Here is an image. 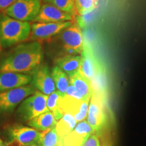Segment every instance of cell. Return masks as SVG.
I'll return each mask as SVG.
<instances>
[{
	"label": "cell",
	"instance_id": "f546056e",
	"mask_svg": "<svg viewBox=\"0 0 146 146\" xmlns=\"http://www.w3.org/2000/svg\"><path fill=\"white\" fill-rule=\"evenodd\" d=\"M40 1H44V0H40Z\"/></svg>",
	"mask_w": 146,
	"mask_h": 146
},
{
	"label": "cell",
	"instance_id": "ba28073f",
	"mask_svg": "<svg viewBox=\"0 0 146 146\" xmlns=\"http://www.w3.org/2000/svg\"><path fill=\"white\" fill-rule=\"evenodd\" d=\"M71 21L59 23H34L31 25L30 39L31 41L50 40L70 26Z\"/></svg>",
	"mask_w": 146,
	"mask_h": 146
},
{
	"label": "cell",
	"instance_id": "8992f818",
	"mask_svg": "<svg viewBox=\"0 0 146 146\" xmlns=\"http://www.w3.org/2000/svg\"><path fill=\"white\" fill-rule=\"evenodd\" d=\"M107 120L104 93L93 91L87 111V123L96 132H99L104 128Z\"/></svg>",
	"mask_w": 146,
	"mask_h": 146
},
{
	"label": "cell",
	"instance_id": "9a60e30c",
	"mask_svg": "<svg viewBox=\"0 0 146 146\" xmlns=\"http://www.w3.org/2000/svg\"><path fill=\"white\" fill-rule=\"evenodd\" d=\"M31 78L29 74L0 72V93L30 84Z\"/></svg>",
	"mask_w": 146,
	"mask_h": 146
},
{
	"label": "cell",
	"instance_id": "ffe728a7",
	"mask_svg": "<svg viewBox=\"0 0 146 146\" xmlns=\"http://www.w3.org/2000/svg\"><path fill=\"white\" fill-rule=\"evenodd\" d=\"M51 75L54 80L57 91L64 96L69 85V77L68 75L57 66H55L52 68L51 70Z\"/></svg>",
	"mask_w": 146,
	"mask_h": 146
},
{
	"label": "cell",
	"instance_id": "2e32d148",
	"mask_svg": "<svg viewBox=\"0 0 146 146\" xmlns=\"http://www.w3.org/2000/svg\"><path fill=\"white\" fill-rule=\"evenodd\" d=\"M56 66L62 70L68 77L74 75L80 70L81 64V56L66 54L55 60Z\"/></svg>",
	"mask_w": 146,
	"mask_h": 146
},
{
	"label": "cell",
	"instance_id": "83f0119b",
	"mask_svg": "<svg viewBox=\"0 0 146 146\" xmlns=\"http://www.w3.org/2000/svg\"><path fill=\"white\" fill-rule=\"evenodd\" d=\"M2 47H1V42H0V55L1 54V52H2Z\"/></svg>",
	"mask_w": 146,
	"mask_h": 146
},
{
	"label": "cell",
	"instance_id": "277c9868",
	"mask_svg": "<svg viewBox=\"0 0 146 146\" xmlns=\"http://www.w3.org/2000/svg\"><path fill=\"white\" fill-rule=\"evenodd\" d=\"M36 89L31 83L0 93V114L12 113L24 100L33 94Z\"/></svg>",
	"mask_w": 146,
	"mask_h": 146
},
{
	"label": "cell",
	"instance_id": "8fae6325",
	"mask_svg": "<svg viewBox=\"0 0 146 146\" xmlns=\"http://www.w3.org/2000/svg\"><path fill=\"white\" fill-rule=\"evenodd\" d=\"M80 71L90 82L104 73V68L95 56L90 46L87 43L84 44L83 50L81 53Z\"/></svg>",
	"mask_w": 146,
	"mask_h": 146
},
{
	"label": "cell",
	"instance_id": "5bb4252c",
	"mask_svg": "<svg viewBox=\"0 0 146 146\" xmlns=\"http://www.w3.org/2000/svg\"><path fill=\"white\" fill-rule=\"evenodd\" d=\"M96 133L86 120L79 122L68 135L62 139V146H82L91 135Z\"/></svg>",
	"mask_w": 146,
	"mask_h": 146
},
{
	"label": "cell",
	"instance_id": "484cf974",
	"mask_svg": "<svg viewBox=\"0 0 146 146\" xmlns=\"http://www.w3.org/2000/svg\"><path fill=\"white\" fill-rule=\"evenodd\" d=\"M16 0H0V11L3 12L15 2Z\"/></svg>",
	"mask_w": 146,
	"mask_h": 146
},
{
	"label": "cell",
	"instance_id": "30bf717a",
	"mask_svg": "<svg viewBox=\"0 0 146 146\" xmlns=\"http://www.w3.org/2000/svg\"><path fill=\"white\" fill-rule=\"evenodd\" d=\"M89 102L83 100H78L72 97L62 96L59 102L60 112L64 115L68 113L72 115L76 122L83 121L86 118L88 111Z\"/></svg>",
	"mask_w": 146,
	"mask_h": 146
},
{
	"label": "cell",
	"instance_id": "cb8c5ba5",
	"mask_svg": "<svg viewBox=\"0 0 146 146\" xmlns=\"http://www.w3.org/2000/svg\"><path fill=\"white\" fill-rule=\"evenodd\" d=\"M44 1L70 14H72L74 10V0H44Z\"/></svg>",
	"mask_w": 146,
	"mask_h": 146
},
{
	"label": "cell",
	"instance_id": "52a82bcc",
	"mask_svg": "<svg viewBox=\"0 0 146 146\" xmlns=\"http://www.w3.org/2000/svg\"><path fill=\"white\" fill-rule=\"evenodd\" d=\"M40 0H16L3 13L18 21H33L41 7Z\"/></svg>",
	"mask_w": 146,
	"mask_h": 146
},
{
	"label": "cell",
	"instance_id": "5b68a950",
	"mask_svg": "<svg viewBox=\"0 0 146 146\" xmlns=\"http://www.w3.org/2000/svg\"><path fill=\"white\" fill-rule=\"evenodd\" d=\"M47 96L36 91L24 100L17 110V115L23 121H29L42 113L48 110L47 108Z\"/></svg>",
	"mask_w": 146,
	"mask_h": 146
},
{
	"label": "cell",
	"instance_id": "6da1fadb",
	"mask_svg": "<svg viewBox=\"0 0 146 146\" xmlns=\"http://www.w3.org/2000/svg\"><path fill=\"white\" fill-rule=\"evenodd\" d=\"M43 60V49L39 41L23 42L0 55V72L31 74Z\"/></svg>",
	"mask_w": 146,
	"mask_h": 146
},
{
	"label": "cell",
	"instance_id": "7c38bea8",
	"mask_svg": "<svg viewBox=\"0 0 146 146\" xmlns=\"http://www.w3.org/2000/svg\"><path fill=\"white\" fill-rule=\"evenodd\" d=\"M31 83L42 94L49 96L56 91V85L48 66L41 64L31 74Z\"/></svg>",
	"mask_w": 146,
	"mask_h": 146
},
{
	"label": "cell",
	"instance_id": "d4e9b609",
	"mask_svg": "<svg viewBox=\"0 0 146 146\" xmlns=\"http://www.w3.org/2000/svg\"><path fill=\"white\" fill-rule=\"evenodd\" d=\"M65 95L66 96L72 97V98H76V99L78 100H83V98H82L81 94L78 92V91L75 89V87L73 86L70 82H69V85L68 87H67Z\"/></svg>",
	"mask_w": 146,
	"mask_h": 146
},
{
	"label": "cell",
	"instance_id": "d6986e66",
	"mask_svg": "<svg viewBox=\"0 0 146 146\" xmlns=\"http://www.w3.org/2000/svg\"><path fill=\"white\" fill-rule=\"evenodd\" d=\"M76 120L72 115L66 113L56 123L55 129L58 135L63 138L70 133L76 126Z\"/></svg>",
	"mask_w": 146,
	"mask_h": 146
},
{
	"label": "cell",
	"instance_id": "9c48e42d",
	"mask_svg": "<svg viewBox=\"0 0 146 146\" xmlns=\"http://www.w3.org/2000/svg\"><path fill=\"white\" fill-rule=\"evenodd\" d=\"M8 131L10 137L19 146H34L39 144L41 133L34 128L14 125Z\"/></svg>",
	"mask_w": 146,
	"mask_h": 146
},
{
	"label": "cell",
	"instance_id": "3957f363",
	"mask_svg": "<svg viewBox=\"0 0 146 146\" xmlns=\"http://www.w3.org/2000/svg\"><path fill=\"white\" fill-rule=\"evenodd\" d=\"M54 41L60 43L65 54H81L84 48L83 36L78 23H72L54 36Z\"/></svg>",
	"mask_w": 146,
	"mask_h": 146
},
{
	"label": "cell",
	"instance_id": "603a6c76",
	"mask_svg": "<svg viewBox=\"0 0 146 146\" xmlns=\"http://www.w3.org/2000/svg\"><path fill=\"white\" fill-rule=\"evenodd\" d=\"M74 9L78 14L83 16L90 13L96 8L98 0H74Z\"/></svg>",
	"mask_w": 146,
	"mask_h": 146
},
{
	"label": "cell",
	"instance_id": "ac0fdd59",
	"mask_svg": "<svg viewBox=\"0 0 146 146\" xmlns=\"http://www.w3.org/2000/svg\"><path fill=\"white\" fill-rule=\"evenodd\" d=\"M56 123L57 120L54 114L50 110H47L28 121L29 126L41 132L55 128Z\"/></svg>",
	"mask_w": 146,
	"mask_h": 146
},
{
	"label": "cell",
	"instance_id": "4fadbf2b",
	"mask_svg": "<svg viewBox=\"0 0 146 146\" xmlns=\"http://www.w3.org/2000/svg\"><path fill=\"white\" fill-rule=\"evenodd\" d=\"M72 14L64 12L50 3H45L41 5L34 23H59L72 21Z\"/></svg>",
	"mask_w": 146,
	"mask_h": 146
},
{
	"label": "cell",
	"instance_id": "4316f807",
	"mask_svg": "<svg viewBox=\"0 0 146 146\" xmlns=\"http://www.w3.org/2000/svg\"><path fill=\"white\" fill-rule=\"evenodd\" d=\"M0 146H6V145L5 144H4L3 143V141H1V139H0Z\"/></svg>",
	"mask_w": 146,
	"mask_h": 146
},
{
	"label": "cell",
	"instance_id": "e0dca14e",
	"mask_svg": "<svg viewBox=\"0 0 146 146\" xmlns=\"http://www.w3.org/2000/svg\"><path fill=\"white\" fill-rule=\"evenodd\" d=\"M69 82L81 94L84 101H89L93 93L92 85L90 81L82 74L81 71L79 70L74 75L70 76Z\"/></svg>",
	"mask_w": 146,
	"mask_h": 146
},
{
	"label": "cell",
	"instance_id": "7a4b0ae2",
	"mask_svg": "<svg viewBox=\"0 0 146 146\" xmlns=\"http://www.w3.org/2000/svg\"><path fill=\"white\" fill-rule=\"evenodd\" d=\"M31 24L0 13V42L3 49L12 47L30 38Z\"/></svg>",
	"mask_w": 146,
	"mask_h": 146
},
{
	"label": "cell",
	"instance_id": "f1b7e54d",
	"mask_svg": "<svg viewBox=\"0 0 146 146\" xmlns=\"http://www.w3.org/2000/svg\"><path fill=\"white\" fill-rule=\"evenodd\" d=\"M34 146H41V145H40V144H37V145H34Z\"/></svg>",
	"mask_w": 146,
	"mask_h": 146
},
{
	"label": "cell",
	"instance_id": "7402d4cb",
	"mask_svg": "<svg viewBox=\"0 0 146 146\" xmlns=\"http://www.w3.org/2000/svg\"><path fill=\"white\" fill-rule=\"evenodd\" d=\"M62 96V94L57 90L47 96V108L54 114L56 120H59L63 116L59 109V102Z\"/></svg>",
	"mask_w": 146,
	"mask_h": 146
},
{
	"label": "cell",
	"instance_id": "44dd1931",
	"mask_svg": "<svg viewBox=\"0 0 146 146\" xmlns=\"http://www.w3.org/2000/svg\"><path fill=\"white\" fill-rule=\"evenodd\" d=\"M39 144L41 146H62V139L55 128L42 131Z\"/></svg>",
	"mask_w": 146,
	"mask_h": 146
}]
</instances>
